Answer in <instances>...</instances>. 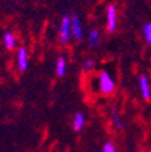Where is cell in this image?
Wrapping results in <instances>:
<instances>
[{
    "label": "cell",
    "instance_id": "8fae6325",
    "mask_svg": "<svg viewBox=\"0 0 151 152\" xmlns=\"http://www.w3.org/2000/svg\"><path fill=\"white\" fill-rule=\"evenodd\" d=\"M112 120H113V122H114V125H116L119 129H124V122L121 121V117H120L119 114L116 113V111H112Z\"/></svg>",
    "mask_w": 151,
    "mask_h": 152
},
{
    "label": "cell",
    "instance_id": "277c9868",
    "mask_svg": "<svg viewBox=\"0 0 151 152\" xmlns=\"http://www.w3.org/2000/svg\"><path fill=\"white\" fill-rule=\"evenodd\" d=\"M71 30H72V37L75 38L76 41H82L83 28H82V23H80L79 16H76V15L71 16Z\"/></svg>",
    "mask_w": 151,
    "mask_h": 152
},
{
    "label": "cell",
    "instance_id": "8992f818",
    "mask_svg": "<svg viewBox=\"0 0 151 152\" xmlns=\"http://www.w3.org/2000/svg\"><path fill=\"white\" fill-rule=\"evenodd\" d=\"M139 87H140V92H142L143 98L148 101L151 98V87H150V82H148L146 75H142L139 77Z\"/></svg>",
    "mask_w": 151,
    "mask_h": 152
},
{
    "label": "cell",
    "instance_id": "3957f363",
    "mask_svg": "<svg viewBox=\"0 0 151 152\" xmlns=\"http://www.w3.org/2000/svg\"><path fill=\"white\" fill-rule=\"evenodd\" d=\"M106 28L110 33L117 28V11L114 6H109L106 10Z\"/></svg>",
    "mask_w": 151,
    "mask_h": 152
},
{
    "label": "cell",
    "instance_id": "52a82bcc",
    "mask_svg": "<svg viewBox=\"0 0 151 152\" xmlns=\"http://www.w3.org/2000/svg\"><path fill=\"white\" fill-rule=\"evenodd\" d=\"M3 44L7 49H14V48L16 46V39H15L13 33L7 31L6 34L3 35Z\"/></svg>",
    "mask_w": 151,
    "mask_h": 152
},
{
    "label": "cell",
    "instance_id": "4fadbf2b",
    "mask_svg": "<svg viewBox=\"0 0 151 152\" xmlns=\"http://www.w3.org/2000/svg\"><path fill=\"white\" fill-rule=\"evenodd\" d=\"M102 152H119V151L116 149V147H114L113 142L108 141L106 144H105V145L102 147Z\"/></svg>",
    "mask_w": 151,
    "mask_h": 152
},
{
    "label": "cell",
    "instance_id": "7c38bea8",
    "mask_svg": "<svg viewBox=\"0 0 151 152\" xmlns=\"http://www.w3.org/2000/svg\"><path fill=\"white\" fill-rule=\"evenodd\" d=\"M143 34H144V38H146V41H147V44L151 45V22L144 25V27H143Z\"/></svg>",
    "mask_w": 151,
    "mask_h": 152
},
{
    "label": "cell",
    "instance_id": "7a4b0ae2",
    "mask_svg": "<svg viewBox=\"0 0 151 152\" xmlns=\"http://www.w3.org/2000/svg\"><path fill=\"white\" fill-rule=\"evenodd\" d=\"M72 37V30H71V16L66 15L60 23L59 38L61 44H68V41Z\"/></svg>",
    "mask_w": 151,
    "mask_h": 152
},
{
    "label": "cell",
    "instance_id": "5b68a950",
    "mask_svg": "<svg viewBox=\"0 0 151 152\" xmlns=\"http://www.w3.org/2000/svg\"><path fill=\"white\" fill-rule=\"evenodd\" d=\"M16 63H18V68L19 71H26L29 66V56H27V50L25 48H19L16 52Z\"/></svg>",
    "mask_w": 151,
    "mask_h": 152
},
{
    "label": "cell",
    "instance_id": "ba28073f",
    "mask_svg": "<svg viewBox=\"0 0 151 152\" xmlns=\"http://www.w3.org/2000/svg\"><path fill=\"white\" fill-rule=\"evenodd\" d=\"M85 126V115L82 113H76L74 115V122H72V128L74 130H80L82 128Z\"/></svg>",
    "mask_w": 151,
    "mask_h": 152
},
{
    "label": "cell",
    "instance_id": "5bb4252c",
    "mask_svg": "<svg viewBox=\"0 0 151 152\" xmlns=\"http://www.w3.org/2000/svg\"><path fill=\"white\" fill-rule=\"evenodd\" d=\"M94 60L93 58H87V60L83 61V69L85 71H88V69H91L93 66H94Z\"/></svg>",
    "mask_w": 151,
    "mask_h": 152
},
{
    "label": "cell",
    "instance_id": "30bf717a",
    "mask_svg": "<svg viewBox=\"0 0 151 152\" xmlns=\"http://www.w3.org/2000/svg\"><path fill=\"white\" fill-rule=\"evenodd\" d=\"M98 44H99V33L97 30H91L88 33V45L91 48H95L98 46Z\"/></svg>",
    "mask_w": 151,
    "mask_h": 152
},
{
    "label": "cell",
    "instance_id": "6da1fadb",
    "mask_svg": "<svg viewBox=\"0 0 151 152\" xmlns=\"http://www.w3.org/2000/svg\"><path fill=\"white\" fill-rule=\"evenodd\" d=\"M98 82H99V91L104 95H110L116 88V83L108 72H101Z\"/></svg>",
    "mask_w": 151,
    "mask_h": 152
},
{
    "label": "cell",
    "instance_id": "9c48e42d",
    "mask_svg": "<svg viewBox=\"0 0 151 152\" xmlns=\"http://www.w3.org/2000/svg\"><path fill=\"white\" fill-rule=\"evenodd\" d=\"M67 72V63L64 57H59L56 61V73L59 76H64Z\"/></svg>",
    "mask_w": 151,
    "mask_h": 152
}]
</instances>
